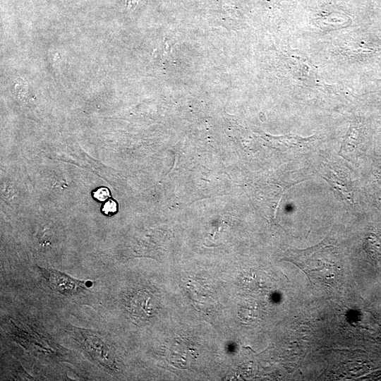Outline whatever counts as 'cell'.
I'll return each instance as SVG.
<instances>
[{"mask_svg":"<svg viewBox=\"0 0 381 381\" xmlns=\"http://www.w3.org/2000/svg\"><path fill=\"white\" fill-rule=\"evenodd\" d=\"M286 260L303 270L311 283L318 282L332 285L338 282L342 272L338 250L329 244L327 238L306 249L289 250Z\"/></svg>","mask_w":381,"mask_h":381,"instance_id":"1","label":"cell"},{"mask_svg":"<svg viewBox=\"0 0 381 381\" xmlns=\"http://www.w3.org/2000/svg\"><path fill=\"white\" fill-rule=\"evenodd\" d=\"M41 272L49 286L61 294L73 295L91 285V282L75 279L56 270L41 269Z\"/></svg>","mask_w":381,"mask_h":381,"instance_id":"2","label":"cell"},{"mask_svg":"<svg viewBox=\"0 0 381 381\" xmlns=\"http://www.w3.org/2000/svg\"><path fill=\"white\" fill-rule=\"evenodd\" d=\"M322 177L330 184L335 195L349 205H353V189L350 178L342 172L329 169Z\"/></svg>","mask_w":381,"mask_h":381,"instance_id":"3","label":"cell"},{"mask_svg":"<svg viewBox=\"0 0 381 381\" xmlns=\"http://www.w3.org/2000/svg\"><path fill=\"white\" fill-rule=\"evenodd\" d=\"M82 335L85 339L84 346L88 349V351L104 365L111 366V353L105 344L94 335L89 334H83Z\"/></svg>","mask_w":381,"mask_h":381,"instance_id":"4","label":"cell"},{"mask_svg":"<svg viewBox=\"0 0 381 381\" xmlns=\"http://www.w3.org/2000/svg\"><path fill=\"white\" fill-rule=\"evenodd\" d=\"M358 127L356 123H352L344 137L339 155L346 158L351 152H353L358 145Z\"/></svg>","mask_w":381,"mask_h":381,"instance_id":"5","label":"cell"},{"mask_svg":"<svg viewBox=\"0 0 381 381\" xmlns=\"http://www.w3.org/2000/svg\"><path fill=\"white\" fill-rule=\"evenodd\" d=\"M364 248L365 251L373 258H376L380 253V248L379 246V241L375 236V235H370L365 238L364 243Z\"/></svg>","mask_w":381,"mask_h":381,"instance_id":"6","label":"cell"},{"mask_svg":"<svg viewBox=\"0 0 381 381\" xmlns=\"http://www.w3.org/2000/svg\"><path fill=\"white\" fill-rule=\"evenodd\" d=\"M102 211L106 214H112L117 211V203L113 200H108L103 207Z\"/></svg>","mask_w":381,"mask_h":381,"instance_id":"7","label":"cell"},{"mask_svg":"<svg viewBox=\"0 0 381 381\" xmlns=\"http://www.w3.org/2000/svg\"><path fill=\"white\" fill-rule=\"evenodd\" d=\"M94 197L99 201H104L109 197V190L102 187L94 193Z\"/></svg>","mask_w":381,"mask_h":381,"instance_id":"8","label":"cell"}]
</instances>
